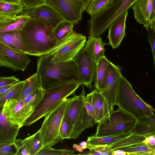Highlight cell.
I'll list each match as a JSON object with an SVG mask.
<instances>
[{
	"label": "cell",
	"mask_w": 155,
	"mask_h": 155,
	"mask_svg": "<svg viewBox=\"0 0 155 155\" xmlns=\"http://www.w3.org/2000/svg\"><path fill=\"white\" fill-rule=\"evenodd\" d=\"M91 0H46V3L54 8L65 20L74 25L82 19Z\"/></svg>",
	"instance_id": "cell-9"
},
{
	"label": "cell",
	"mask_w": 155,
	"mask_h": 155,
	"mask_svg": "<svg viewBox=\"0 0 155 155\" xmlns=\"http://www.w3.org/2000/svg\"><path fill=\"white\" fill-rule=\"evenodd\" d=\"M20 34L25 53L30 55L40 57L48 54L57 42L52 29L30 18L20 30Z\"/></svg>",
	"instance_id": "cell-1"
},
{
	"label": "cell",
	"mask_w": 155,
	"mask_h": 155,
	"mask_svg": "<svg viewBox=\"0 0 155 155\" xmlns=\"http://www.w3.org/2000/svg\"><path fill=\"white\" fill-rule=\"evenodd\" d=\"M81 84L70 81L58 84L45 90L43 98L23 126H28L45 117L58 105L64 99L75 94Z\"/></svg>",
	"instance_id": "cell-3"
},
{
	"label": "cell",
	"mask_w": 155,
	"mask_h": 155,
	"mask_svg": "<svg viewBox=\"0 0 155 155\" xmlns=\"http://www.w3.org/2000/svg\"><path fill=\"white\" fill-rule=\"evenodd\" d=\"M19 81L18 79L12 76L8 77H0V87L13 84Z\"/></svg>",
	"instance_id": "cell-40"
},
{
	"label": "cell",
	"mask_w": 155,
	"mask_h": 155,
	"mask_svg": "<svg viewBox=\"0 0 155 155\" xmlns=\"http://www.w3.org/2000/svg\"><path fill=\"white\" fill-rule=\"evenodd\" d=\"M90 148H94L101 152L102 155H112L113 151L110 147L109 145H98L87 148L88 149Z\"/></svg>",
	"instance_id": "cell-41"
},
{
	"label": "cell",
	"mask_w": 155,
	"mask_h": 155,
	"mask_svg": "<svg viewBox=\"0 0 155 155\" xmlns=\"http://www.w3.org/2000/svg\"><path fill=\"white\" fill-rule=\"evenodd\" d=\"M79 145L82 148L83 150L87 148V142H82L79 143Z\"/></svg>",
	"instance_id": "cell-51"
},
{
	"label": "cell",
	"mask_w": 155,
	"mask_h": 155,
	"mask_svg": "<svg viewBox=\"0 0 155 155\" xmlns=\"http://www.w3.org/2000/svg\"><path fill=\"white\" fill-rule=\"evenodd\" d=\"M121 74L120 67L109 61L106 76L99 88L98 91L113 107L116 104L119 82Z\"/></svg>",
	"instance_id": "cell-13"
},
{
	"label": "cell",
	"mask_w": 155,
	"mask_h": 155,
	"mask_svg": "<svg viewBox=\"0 0 155 155\" xmlns=\"http://www.w3.org/2000/svg\"><path fill=\"white\" fill-rule=\"evenodd\" d=\"M22 140L21 139L16 140L15 143L16 146L21 151V155H28L22 143Z\"/></svg>",
	"instance_id": "cell-45"
},
{
	"label": "cell",
	"mask_w": 155,
	"mask_h": 155,
	"mask_svg": "<svg viewBox=\"0 0 155 155\" xmlns=\"http://www.w3.org/2000/svg\"><path fill=\"white\" fill-rule=\"evenodd\" d=\"M35 107L26 103L23 99H8L4 103L2 113L11 124L17 125L21 128L26 120L34 111Z\"/></svg>",
	"instance_id": "cell-10"
},
{
	"label": "cell",
	"mask_w": 155,
	"mask_h": 155,
	"mask_svg": "<svg viewBox=\"0 0 155 155\" xmlns=\"http://www.w3.org/2000/svg\"><path fill=\"white\" fill-rule=\"evenodd\" d=\"M128 11H125L117 17L108 28L107 38L109 41L108 44L113 49H115L119 46L126 35L125 32L126 21Z\"/></svg>",
	"instance_id": "cell-16"
},
{
	"label": "cell",
	"mask_w": 155,
	"mask_h": 155,
	"mask_svg": "<svg viewBox=\"0 0 155 155\" xmlns=\"http://www.w3.org/2000/svg\"><path fill=\"white\" fill-rule=\"evenodd\" d=\"M20 14L38 20L53 29L60 21L65 19L57 11L47 3L23 8Z\"/></svg>",
	"instance_id": "cell-12"
},
{
	"label": "cell",
	"mask_w": 155,
	"mask_h": 155,
	"mask_svg": "<svg viewBox=\"0 0 155 155\" xmlns=\"http://www.w3.org/2000/svg\"><path fill=\"white\" fill-rule=\"evenodd\" d=\"M147 39L150 45L153 53L154 67L155 65V28L147 29Z\"/></svg>",
	"instance_id": "cell-38"
},
{
	"label": "cell",
	"mask_w": 155,
	"mask_h": 155,
	"mask_svg": "<svg viewBox=\"0 0 155 155\" xmlns=\"http://www.w3.org/2000/svg\"><path fill=\"white\" fill-rule=\"evenodd\" d=\"M142 142L151 147H155V135L146 137Z\"/></svg>",
	"instance_id": "cell-46"
},
{
	"label": "cell",
	"mask_w": 155,
	"mask_h": 155,
	"mask_svg": "<svg viewBox=\"0 0 155 155\" xmlns=\"http://www.w3.org/2000/svg\"><path fill=\"white\" fill-rule=\"evenodd\" d=\"M30 18L27 15L20 14L16 19L8 25L0 28V32H10L20 30Z\"/></svg>",
	"instance_id": "cell-33"
},
{
	"label": "cell",
	"mask_w": 155,
	"mask_h": 155,
	"mask_svg": "<svg viewBox=\"0 0 155 155\" xmlns=\"http://www.w3.org/2000/svg\"><path fill=\"white\" fill-rule=\"evenodd\" d=\"M21 4L9 3L0 0V14L12 18H15L22 12Z\"/></svg>",
	"instance_id": "cell-30"
},
{
	"label": "cell",
	"mask_w": 155,
	"mask_h": 155,
	"mask_svg": "<svg viewBox=\"0 0 155 155\" xmlns=\"http://www.w3.org/2000/svg\"><path fill=\"white\" fill-rule=\"evenodd\" d=\"M77 150H57L54 149L51 147H47L42 148L38 153L37 155H74V153Z\"/></svg>",
	"instance_id": "cell-37"
},
{
	"label": "cell",
	"mask_w": 155,
	"mask_h": 155,
	"mask_svg": "<svg viewBox=\"0 0 155 155\" xmlns=\"http://www.w3.org/2000/svg\"><path fill=\"white\" fill-rule=\"evenodd\" d=\"M136 0H110L105 8L88 21L89 36L100 37L112 22L125 11L128 10Z\"/></svg>",
	"instance_id": "cell-5"
},
{
	"label": "cell",
	"mask_w": 155,
	"mask_h": 155,
	"mask_svg": "<svg viewBox=\"0 0 155 155\" xmlns=\"http://www.w3.org/2000/svg\"><path fill=\"white\" fill-rule=\"evenodd\" d=\"M84 48L73 60L78 71L81 84L91 88L94 81L96 63L89 58Z\"/></svg>",
	"instance_id": "cell-14"
},
{
	"label": "cell",
	"mask_w": 155,
	"mask_h": 155,
	"mask_svg": "<svg viewBox=\"0 0 155 155\" xmlns=\"http://www.w3.org/2000/svg\"><path fill=\"white\" fill-rule=\"evenodd\" d=\"M2 1L11 3L21 4L22 0H1Z\"/></svg>",
	"instance_id": "cell-49"
},
{
	"label": "cell",
	"mask_w": 155,
	"mask_h": 155,
	"mask_svg": "<svg viewBox=\"0 0 155 155\" xmlns=\"http://www.w3.org/2000/svg\"><path fill=\"white\" fill-rule=\"evenodd\" d=\"M153 1V0H136L131 7L135 19L147 29L149 28Z\"/></svg>",
	"instance_id": "cell-19"
},
{
	"label": "cell",
	"mask_w": 155,
	"mask_h": 155,
	"mask_svg": "<svg viewBox=\"0 0 155 155\" xmlns=\"http://www.w3.org/2000/svg\"><path fill=\"white\" fill-rule=\"evenodd\" d=\"M110 0H91L86 9L87 13L95 15L104 8Z\"/></svg>",
	"instance_id": "cell-34"
},
{
	"label": "cell",
	"mask_w": 155,
	"mask_h": 155,
	"mask_svg": "<svg viewBox=\"0 0 155 155\" xmlns=\"http://www.w3.org/2000/svg\"><path fill=\"white\" fill-rule=\"evenodd\" d=\"M0 39L10 46L25 52L20 36V30L10 32H0Z\"/></svg>",
	"instance_id": "cell-23"
},
{
	"label": "cell",
	"mask_w": 155,
	"mask_h": 155,
	"mask_svg": "<svg viewBox=\"0 0 155 155\" xmlns=\"http://www.w3.org/2000/svg\"><path fill=\"white\" fill-rule=\"evenodd\" d=\"M85 108L81 119L69 139H77L84 130L97 124L95 121V112L94 107L85 99Z\"/></svg>",
	"instance_id": "cell-18"
},
{
	"label": "cell",
	"mask_w": 155,
	"mask_h": 155,
	"mask_svg": "<svg viewBox=\"0 0 155 155\" xmlns=\"http://www.w3.org/2000/svg\"><path fill=\"white\" fill-rule=\"evenodd\" d=\"M37 72L40 75L42 89L70 81L80 83L79 72L73 61L55 63L51 61L48 54L37 60Z\"/></svg>",
	"instance_id": "cell-2"
},
{
	"label": "cell",
	"mask_w": 155,
	"mask_h": 155,
	"mask_svg": "<svg viewBox=\"0 0 155 155\" xmlns=\"http://www.w3.org/2000/svg\"><path fill=\"white\" fill-rule=\"evenodd\" d=\"M131 134L129 132L125 133L102 137H95L93 136L88 137L87 142V148L98 145H111L128 136Z\"/></svg>",
	"instance_id": "cell-24"
},
{
	"label": "cell",
	"mask_w": 155,
	"mask_h": 155,
	"mask_svg": "<svg viewBox=\"0 0 155 155\" xmlns=\"http://www.w3.org/2000/svg\"><path fill=\"white\" fill-rule=\"evenodd\" d=\"M85 99L94 107L96 122L97 123L114 111V107L109 104L104 96L97 89L85 96Z\"/></svg>",
	"instance_id": "cell-17"
},
{
	"label": "cell",
	"mask_w": 155,
	"mask_h": 155,
	"mask_svg": "<svg viewBox=\"0 0 155 155\" xmlns=\"http://www.w3.org/2000/svg\"><path fill=\"white\" fill-rule=\"evenodd\" d=\"M145 137L131 134L128 136L111 145H109L110 148L113 150L124 147L135 145L142 142Z\"/></svg>",
	"instance_id": "cell-31"
},
{
	"label": "cell",
	"mask_w": 155,
	"mask_h": 155,
	"mask_svg": "<svg viewBox=\"0 0 155 155\" xmlns=\"http://www.w3.org/2000/svg\"><path fill=\"white\" fill-rule=\"evenodd\" d=\"M127 155H155V147H151L143 142L135 145L119 148Z\"/></svg>",
	"instance_id": "cell-28"
},
{
	"label": "cell",
	"mask_w": 155,
	"mask_h": 155,
	"mask_svg": "<svg viewBox=\"0 0 155 155\" xmlns=\"http://www.w3.org/2000/svg\"><path fill=\"white\" fill-rule=\"evenodd\" d=\"M72 98L64 99L45 116L44 120L39 130L42 148L47 147H52L62 140L59 134L60 128Z\"/></svg>",
	"instance_id": "cell-6"
},
{
	"label": "cell",
	"mask_w": 155,
	"mask_h": 155,
	"mask_svg": "<svg viewBox=\"0 0 155 155\" xmlns=\"http://www.w3.org/2000/svg\"><path fill=\"white\" fill-rule=\"evenodd\" d=\"M108 43H104L101 37H88L84 47L89 58L96 63L101 57L105 56L104 46Z\"/></svg>",
	"instance_id": "cell-22"
},
{
	"label": "cell",
	"mask_w": 155,
	"mask_h": 155,
	"mask_svg": "<svg viewBox=\"0 0 155 155\" xmlns=\"http://www.w3.org/2000/svg\"><path fill=\"white\" fill-rule=\"evenodd\" d=\"M24 85L21 93L17 100L19 101L32 92L42 89L41 77L37 72L24 80Z\"/></svg>",
	"instance_id": "cell-26"
},
{
	"label": "cell",
	"mask_w": 155,
	"mask_h": 155,
	"mask_svg": "<svg viewBox=\"0 0 155 155\" xmlns=\"http://www.w3.org/2000/svg\"><path fill=\"white\" fill-rule=\"evenodd\" d=\"M126 153L124 151L119 149L113 150L112 155H126Z\"/></svg>",
	"instance_id": "cell-48"
},
{
	"label": "cell",
	"mask_w": 155,
	"mask_h": 155,
	"mask_svg": "<svg viewBox=\"0 0 155 155\" xmlns=\"http://www.w3.org/2000/svg\"><path fill=\"white\" fill-rule=\"evenodd\" d=\"M74 148H75L77 151H78L80 153H82L83 151V149L79 145H78L76 144H74L73 145Z\"/></svg>",
	"instance_id": "cell-50"
},
{
	"label": "cell",
	"mask_w": 155,
	"mask_h": 155,
	"mask_svg": "<svg viewBox=\"0 0 155 155\" xmlns=\"http://www.w3.org/2000/svg\"><path fill=\"white\" fill-rule=\"evenodd\" d=\"M74 25L72 22L65 19L60 21L53 29V34L57 41L70 34L73 31Z\"/></svg>",
	"instance_id": "cell-29"
},
{
	"label": "cell",
	"mask_w": 155,
	"mask_h": 155,
	"mask_svg": "<svg viewBox=\"0 0 155 155\" xmlns=\"http://www.w3.org/2000/svg\"><path fill=\"white\" fill-rule=\"evenodd\" d=\"M21 155L15 142L0 143V155Z\"/></svg>",
	"instance_id": "cell-35"
},
{
	"label": "cell",
	"mask_w": 155,
	"mask_h": 155,
	"mask_svg": "<svg viewBox=\"0 0 155 155\" xmlns=\"http://www.w3.org/2000/svg\"><path fill=\"white\" fill-rule=\"evenodd\" d=\"M86 38L83 35L73 31L57 41L54 47L48 54L51 61L63 62L73 60L84 47Z\"/></svg>",
	"instance_id": "cell-8"
},
{
	"label": "cell",
	"mask_w": 155,
	"mask_h": 155,
	"mask_svg": "<svg viewBox=\"0 0 155 155\" xmlns=\"http://www.w3.org/2000/svg\"><path fill=\"white\" fill-rule=\"evenodd\" d=\"M45 92V90L42 88L36 90L30 93L23 99L26 103L36 107L43 98Z\"/></svg>",
	"instance_id": "cell-36"
},
{
	"label": "cell",
	"mask_w": 155,
	"mask_h": 155,
	"mask_svg": "<svg viewBox=\"0 0 155 155\" xmlns=\"http://www.w3.org/2000/svg\"><path fill=\"white\" fill-rule=\"evenodd\" d=\"M155 28V0H153V1L150 18V24L148 28Z\"/></svg>",
	"instance_id": "cell-44"
},
{
	"label": "cell",
	"mask_w": 155,
	"mask_h": 155,
	"mask_svg": "<svg viewBox=\"0 0 155 155\" xmlns=\"http://www.w3.org/2000/svg\"><path fill=\"white\" fill-rule=\"evenodd\" d=\"M137 120L119 108L97 123L96 131L93 136L102 137L130 132Z\"/></svg>",
	"instance_id": "cell-7"
},
{
	"label": "cell",
	"mask_w": 155,
	"mask_h": 155,
	"mask_svg": "<svg viewBox=\"0 0 155 155\" xmlns=\"http://www.w3.org/2000/svg\"><path fill=\"white\" fill-rule=\"evenodd\" d=\"M22 141L28 155H37L42 148L41 137L39 130L22 140Z\"/></svg>",
	"instance_id": "cell-25"
},
{
	"label": "cell",
	"mask_w": 155,
	"mask_h": 155,
	"mask_svg": "<svg viewBox=\"0 0 155 155\" xmlns=\"http://www.w3.org/2000/svg\"><path fill=\"white\" fill-rule=\"evenodd\" d=\"M30 62L25 52L8 46L0 39V67L24 71Z\"/></svg>",
	"instance_id": "cell-11"
},
{
	"label": "cell",
	"mask_w": 155,
	"mask_h": 155,
	"mask_svg": "<svg viewBox=\"0 0 155 155\" xmlns=\"http://www.w3.org/2000/svg\"><path fill=\"white\" fill-rule=\"evenodd\" d=\"M116 105L137 120L148 117L155 111L150 105L137 94L131 83L122 74L119 79Z\"/></svg>",
	"instance_id": "cell-4"
},
{
	"label": "cell",
	"mask_w": 155,
	"mask_h": 155,
	"mask_svg": "<svg viewBox=\"0 0 155 155\" xmlns=\"http://www.w3.org/2000/svg\"><path fill=\"white\" fill-rule=\"evenodd\" d=\"M24 83V81H19L6 93L0 95V107H3L4 103L8 99L18 100L21 94Z\"/></svg>",
	"instance_id": "cell-32"
},
{
	"label": "cell",
	"mask_w": 155,
	"mask_h": 155,
	"mask_svg": "<svg viewBox=\"0 0 155 155\" xmlns=\"http://www.w3.org/2000/svg\"><path fill=\"white\" fill-rule=\"evenodd\" d=\"M81 85V94L78 96L75 94L73 95V97L70 102L64 116L68 122L70 137L80 121L85 108V91L84 86Z\"/></svg>",
	"instance_id": "cell-15"
},
{
	"label": "cell",
	"mask_w": 155,
	"mask_h": 155,
	"mask_svg": "<svg viewBox=\"0 0 155 155\" xmlns=\"http://www.w3.org/2000/svg\"><path fill=\"white\" fill-rule=\"evenodd\" d=\"M132 134L147 137L155 135V115L154 114L136 120L130 130Z\"/></svg>",
	"instance_id": "cell-21"
},
{
	"label": "cell",
	"mask_w": 155,
	"mask_h": 155,
	"mask_svg": "<svg viewBox=\"0 0 155 155\" xmlns=\"http://www.w3.org/2000/svg\"><path fill=\"white\" fill-rule=\"evenodd\" d=\"M109 61L104 56L101 58L96 63L94 81V86L98 91L106 76Z\"/></svg>",
	"instance_id": "cell-27"
},
{
	"label": "cell",
	"mask_w": 155,
	"mask_h": 155,
	"mask_svg": "<svg viewBox=\"0 0 155 155\" xmlns=\"http://www.w3.org/2000/svg\"><path fill=\"white\" fill-rule=\"evenodd\" d=\"M60 136L62 140L69 139L70 133L67 120L64 117L61 123L59 129Z\"/></svg>",
	"instance_id": "cell-39"
},
{
	"label": "cell",
	"mask_w": 155,
	"mask_h": 155,
	"mask_svg": "<svg viewBox=\"0 0 155 155\" xmlns=\"http://www.w3.org/2000/svg\"><path fill=\"white\" fill-rule=\"evenodd\" d=\"M17 16L15 18L7 16L0 14V28L8 25L16 19Z\"/></svg>",
	"instance_id": "cell-43"
},
{
	"label": "cell",
	"mask_w": 155,
	"mask_h": 155,
	"mask_svg": "<svg viewBox=\"0 0 155 155\" xmlns=\"http://www.w3.org/2000/svg\"><path fill=\"white\" fill-rule=\"evenodd\" d=\"M15 84L0 87V95L7 92Z\"/></svg>",
	"instance_id": "cell-47"
},
{
	"label": "cell",
	"mask_w": 155,
	"mask_h": 155,
	"mask_svg": "<svg viewBox=\"0 0 155 155\" xmlns=\"http://www.w3.org/2000/svg\"><path fill=\"white\" fill-rule=\"evenodd\" d=\"M46 3V0H22L23 8L36 6Z\"/></svg>",
	"instance_id": "cell-42"
},
{
	"label": "cell",
	"mask_w": 155,
	"mask_h": 155,
	"mask_svg": "<svg viewBox=\"0 0 155 155\" xmlns=\"http://www.w3.org/2000/svg\"><path fill=\"white\" fill-rule=\"evenodd\" d=\"M2 108L0 107V143L14 142L20 128L8 121L2 113Z\"/></svg>",
	"instance_id": "cell-20"
}]
</instances>
